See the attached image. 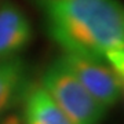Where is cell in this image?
Segmentation results:
<instances>
[{"label":"cell","instance_id":"obj_1","mask_svg":"<svg viewBox=\"0 0 124 124\" xmlns=\"http://www.w3.org/2000/svg\"><path fill=\"white\" fill-rule=\"evenodd\" d=\"M48 36L65 54L105 62L124 80V6L119 0H41Z\"/></svg>","mask_w":124,"mask_h":124},{"label":"cell","instance_id":"obj_2","mask_svg":"<svg viewBox=\"0 0 124 124\" xmlns=\"http://www.w3.org/2000/svg\"><path fill=\"white\" fill-rule=\"evenodd\" d=\"M41 85L73 124H101L106 116L108 108L84 88L61 57L44 70Z\"/></svg>","mask_w":124,"mask_h":124},{"label":"cell","instance_id":"obj_3","mask_svg":"<svg viewBox=\"0 0 124 124\" xmlns=\"http://www.w3.org/2000/svg\"><path fill=\"white\" fill-rule=\"evenodd\" d=\"M62 61L84 88L103 106L110 108L123 94V81L109 65L101 61L63 54Z\"/></svg>","mask_w":124,"mask_h":124},{"label":"cell","instance_id":"obj_4","mask_svg":"<svg viewBox=\"0 0 124 124\" xmlns=\"http://www.w3.org/2000/svg\"><path fill=\"white\" fill-rule=\"evenodd\" d=\"M33 39L29 18L13 1L0 4V61L17 57Z\"/></svg>","mask_w":124,"mask_h":124},{"label":"cell","instance_id":"obj_5","mask_svg":"<svg viewBox=\"0 0 124 124\" xmlns=\"http://www.w3.org/2000/svg\"><path fill=\"white\" fill-rule=\"evenodd\" d=\"M22 97L23 124H73L41 84H28Z\"/></svg>","mask_w":124,"mask_h":124},{"label":"cell","instance_id":"obj_6","mask_svg":"<svg viewBox=\"0 0 124 124\" xmlns=\"http://www.w3.org/2000/svg\"><path fill=\"white\" fill-rule=\"evenodd\" d=\"M28 87V69L19 57L0 61V119L23 95Z\"/></svg>","mask_w":124,"mask_h":124},{"label":"cell","instance_id":"obj_7","mask_svg":"<svg viewBox=\"0 0 124 124\" xmlns=\"http://www.w3.org/2000/svg\"><path fill=\"white\" fill-rule=\"evenodd\" d=\"M0 124H23L22 119L18 115H8L0 120Z\"/></svg>","mask_w":124,"mask_h":124},{"label":"cell","instance_id":"obj_8","mask_svg":"<svg viewBox=\"0 0 124 124\" xmlns=\"http://www.w3.org/2000/svg\"><path fill=\"white\" fill-rule=\"evenodd\" d=\"M123 93H124V80H123Z\"/></svg>","mask_w":124,"mask_h":124},{"label":"cell","instance_id":"obj_9","mask_svg":"<svg viewBox=\"0 0 124 124\" xmlns=\"http://www.w3.org/2000/svg\"><path fill=\"white\" fill-rule=\"evenodd\" d=\"M36 1H41V0H36Z\"/></svg>","mask_w":124,"mask_h":124}]
</instances>
